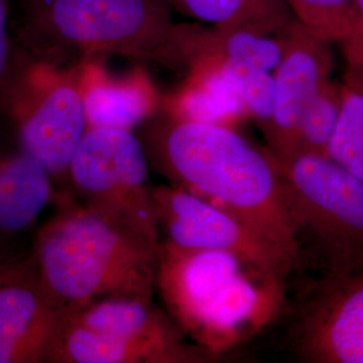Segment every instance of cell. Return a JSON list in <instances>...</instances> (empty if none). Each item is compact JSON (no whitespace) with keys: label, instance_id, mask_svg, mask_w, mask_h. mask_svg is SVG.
<instances>
[{"label":"cell","instance_id":"obj_22","mask_svg":"<svg viewBox=\"0 0 363 363\" xmlns=\"http://www.w3.org/2000/svg\"><path fill=\"white\" fill-rule=\"evenodd\" d=\"M351 67L349 86L363 93V35L345 43Z\"/></svg>","mask_w":363,"mask_h":363},{"label":"cell","instance_id":"obj_18","mask_svg":"<svg viewBox=\"0 0 363 363\" xmlns=\"http://www.w3.org/2000/svg\"><path fill=\"white\" fill-rule=\"evenodd\" d=\"M298 22L327 43L363 35V19L352 0H286Z\"/></svg>","mask_w":363,"mask_h":363},{"label":"cell","instance_id":"obj_11","mask_svg":"<svg viewBox=\"0 0 363 363\" xmlns=\"http://www.w3.org/2000/svg\"><path fill=\"white\" fill-rule=\"evenodd\" d=\"M325 283L298 323V352L310 362L363 363V268Z\"/></svg>","mask_w":363,"mask_h":363},{"label":"cell","instance_id":"obj_20","mask_svg":"<svg viewBox=\"0 0 363 363\" xmlns=\"http://www.w3.org/2000/svg\"><path fill=\"white\" fill-rule=\"evenodd\" d=\"M342 104L327 156L363 183V93L340 86Z\"/></svg>","mask_w":363,"mask_h":363},{"label":"cell","instance_id":"obj_4","mask_svg":"<svg viewBox=\"0 0 363 363\" xmlns=\"http://www.w3.org/2000/svg\"><path fill=\"white\" fill-rule=\"evenodd\" d=\"M156 289L186 335L208 355L230 350L269 325L283 279L230 252L159 244Z\"/></svg>","mask_w":363,"mask_h":363},{"label":"cell","instance_id":"obj_9","mask_svg":"<svg viewBox=\"0 0 363 363\" xmlns=\"http://www.w3.org/2000/svg\"><path fill=\"white\" fill-rule=\"evenodd\" d=\"M66 315L42 286L33 253L0 279V363H50Z\"/></svg>","mask_w":363,"mask_h":363},{"label":"cell","instance_id":"obj_13","mask_svg":"<svg viewBox=\"0 0 363 363\" xmlns=\"http://www.w3.org/2000/svg\"><path fill=\"white\" fill-rule=\"evenodd\" d=\"M103 60L94 57L78 64L86 130H133L160 112L163 94L143 67L115 76Z\"/></svg>","mask_w":363,"mask_h":363},{"label":"cell","instance_id":"obj_8","mask_svg":"<svg viewBox=\"0 0 363 363\" xmlns=\"http://www.w3.org/2000/svg\"><path fill=\"white\" fill-rule=\"evenodd\" d=\"M160 241L181 249L230 252L284 279L295 265L232 214L178 186L151 189Z\"/></svg>","mask_w":363,"mask_h":363},{"label":"cell","instance_id":"obj_12","mask_svg":"<svg viewBox=\"0 0 363 363\" xmlns=\"http://www.w3.org/2000/svg\"><path fill=\"white\" fill-rule=\"evenodd\" d=\"M330 70L331 54L327 42L298 23L283 60L273 70L272 118L264 130L273 156L286 154L300 118L330 79Z\"/></svg>","mask_w":363,"mask_h":363},{"label":"cell","instance_id":"obj_6","mask_svg":"<svg viewBox=\"0 0 363 363\" xmlns=\"http://www.w3.org/2000/svg\"><path fill=\"white\" fill-rule=\"evenodd\" d=\"M0 111L11 120L22 150L37 157L54 179L67 178L86 130L79 65L55 64L15 42L0 82Z\"/></svg>","mask_w":363,"mask_h":363},{"label":"cell","instance_id":"obj_1","mask_svg":"<svg viewBox=\"0 0 363 363\" xmlns=\"http://www.w3.org/2000/svg\"><path fill=\"white\" fill-rule=\"evenodd\" d=\"M150 120L148 152L174 186L223 208L300 267L295 228L269 151H259L235 128L163 113Z\"/></svg>","mask_w":363,"mask_h":363},{"label":"cell","instance_id":"obj_2","mask_svg":"<svg viewBox=\"0 0 363 363\" xmlns=\"http://www.w3.org/2000/svg\"><path fill=\"white\" fill-rule=\"evenodd\" d=\"M13 39L60 65L106 55L187 70L202 27L174 22L166 0H19Z\"/></svg>","mask_w":363,"mask_h":363},{"label":"cell","instance_id":"obj_14","mask_svg":"<svg viewBox=\"0 0 363 363\" xmlns=\"http://www.w3.org/2000/svg\"><path fill=\"white\" fill-rule=\"evenodd\" d=\"M181 86L163 94L159 113L179 121L235 128L249 118L247 106L214 66L195 60Z\"/></svg>","mask_w":363,"mask_h":363},{"label":"cell","instance_id":"obj_10","mask_svg":"<svg viewBox=\"0 0 363 363\" xmlns=\"http://www.w3.org/2000/svg\"><path fill=\"white\" fill-rule=\"evenodd\" d=\"M67 319L121 340L138 351L144 363L205 362L210 357L186 343L183 330L152 298H100L69 313Z\"/></svg>","mask_w":363,"mask_h":363},{"label":"cell","instance_id":"obj_15","mask_svg":"<svg viewBox=\"0 0 363 363\" xmlns=\"http://www.w3.org/2000/svg\"><path fill=\"white\" fill-rule=\"evenodd\" d=\"M54 178L26 151L0 154V241L30 229L55 198Z\"/></svg>","mask_w":363,"mask_h":363},{"label":"cell","instance_id":"obj_19","mask_svg":"<svg viewBox=\"0 0 363 363\" xmlns=\"http://www.w3.org/2000/svg\"><path fill=\"white\" fill-rule=\"evenodd\" d=\"M195 60H202L214 66L247 106L249 116L259 123L262 130L268 127L274 103L272 72L216 55H198L193 61Z\"/></svg>","mask_w":363,"mask_h":363},{"label":"cell","instance_id":"obj_3","mask_svg":"<svg viewBox=\"0 0 363 363\" xmlns=\"http://www.w3.org/2000/svg\"><path fill=\"white\" fill-rule=\"evenodd\" d=\"M159 244L66 198L39 228L33 256L42 286L69 315L100 298H152Z\"/></svg>","mask_w":363,"mask_h":363},{"label":"cell","instance_id":"obj_16","mask_svg":"<svg viewBox=\"0 0 363 363\" xmlns=\"http://www.w3.org/2000/svg\"><path fill=\"white\" fill-rule=\"evenodd\" d=\"M179 13L208 23L216 30L247 28L264 33H280L294 26L298 19L286 0H166Z\"/></svg>","mask_w":363,"mask_h":363},{"label":"cell","instance_id":"obj_7","mask_svg":"<svg viewBox=\"0 0 363 363\" xmlns=\"http://www.w3.org/2000/svg\"><path fill=\"white\" fill-rule=\"evenodd\" d=\"M67 178L85 206L160 242L147 152L133 130L88 128Z\"/></svg>","mask_w":363,"mask_h":363},{"label":"cell","instance_id":"obj_5","mask_svg":"<svg viewBox=\"0 0 363 363\" xmlns=\"http://www.w3.org/2000/svg\"><path fill=\"white\" fill-rule=\"evenodd\" d=\"M274 160L301 261L308 253L320 259L325 279L363 268L362 182L328 156L296 154Z\"/></svg>","mask_w":363,"mask_h":363},{"label":"cell","instance_id":"obj_24","mask_svg":"<svg viewBox=\"0 0 363 363\" xmlns=\"http://www.w3.org/2000/svg\"><path fill=\"white\" fill-rule=\"evenodd\" d=\"M352 1H354V4H355V7H357L358 13H361V16H362L363 19V0H352Z\"/></svg>","mask_w":363,"mask_h":363},{"label":"cell","instance_id":"obj_21","mask_svg":"<svg viewBox=\"0 0 363 363\" xmlns=\"http://www.w3.org/2000/svg\"><path fill=\"white\" fill-rule=\"evenodd\" d=\"M11 1L0 0V82L6 76L13 58V22H11Z\"/></svg>","mask_w":363,"mask_h":363},{"label":"cell","instance_id":"obj_17","mask_svg":"<svg viewBox=\"0 0 363 363\" xmlns=\"http://www.w3.org/2000/svg\"><path fill=\"white\" fill-rule=\"evenodd\" d=\"M340 104L342 89L328 79L300 118L286 154L277 159L296 154L327 156L337 128Z\"/></svg>","mask_w":363,"mask_h":363},{"label":"cell","instance_id":"obj_23","mask_svg":"<svg viewBox=\"0 0 363 363\" xmlns=\"http://www.w3.org/2000/svg\"><path fill=\"white\" fill-rule=\"evenodd\" d=\"M21 257L22 255H15L13 250L6 247L3 241H0V279L13 268Z\"/></svg>","mask_w":363,"mask_h":363}]
</instances>
